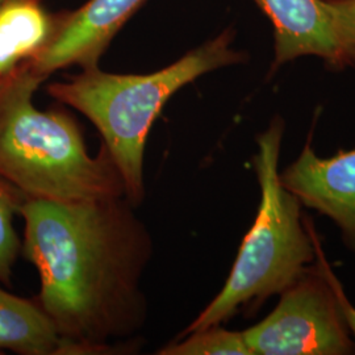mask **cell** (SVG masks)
I'll return each mask as SVG.
<instances>
[{"label":"cell","instance_id":"cell-1","mask_svg":"<svg viewBox=\"0 0 355 355\" xmlns=\"http://www.w3.org/2000/svg\"><path fill=\"white\" fill-rule=\"evenodd\" d=\"M127 196L89 203L26 199L23 250L38 305L78 354H110L146 318L141 283L152 239Z\"/></svg>","mask_w":355,"mask_h":355},{"label":"cell","instance_id":"cell-2","mask_svg":"<svg viewBox=\"0 0 355 355\" xmlns=\"http://www.w3.org/2000/svg\"><path fill=\"white\" fill-rule=\"evenodd\" d=\"M44 80L29 61L0 78V179L26 199L89 203L125 196L105 148L89 155L70 114L35 105Z\"/></svg>","mask_w":355,"mask_h":355},{"label":"cell","instance_id":"cell-3","mask_svg":"<svg viewBox=\"0 0 355 355\" xmlns=\"http://www.w3.org/2000/svg\"><path fill=\"white\" fill-rule=\"evenodd\" d=\"M234 37L228 28L150 74H114L92 66L48 87L51 98L76 108L98 129L133 205L144 200L145 144L155 119L179 89L249 60L246 51L233 48Z\"/></svg>","mask_w":355,"mask_h":355},{"label":"cell","instance_id":"cell-4","mask_svg":"<svg viewBox=\"0 0 355 355\" xmlns=\"http://www.w3.org/2000/svg\"><path fill=\"white\" fill-rule=\"evenodd\" d=\"M284 120L275 116L257 137L254 155L261 202L253 227L243 239L228 279L215 299L180 336L221 325L237 313L257 311L280 295L318 259V239L305 225L302 204L279 179Z\"/></svg>","mask_w":355,"mask_h":355},{"label":"cell","instance_id":"cell-5","mask_svg":"<svg viewBox=\"0 0 355 355\" xmlns=\"http://www.w3.org/2000/svg\"><path fill=\"white\" fill-rule=\"evenodd\" d=\"M338 280L318 243V259L280 293L275 309L243 330L252 355H347L355 352Z\"/></svg>","mask_w":355,"mask_h":355},{"label":"cell","instance_id":"cell-6","mask_svg":"<svg viewBox=\"0 0 355 355\" xmlns=\"http://www.w3.org/2000/svg\"><path fill=\"white\" fill-rule=\"evenodd\" d=\"M279 179L302 205L329 217L355 254V149L320 158L308 139L299 157L279 171Z\"/></svg>","mask_w":355,"mask_h":355},{"label":"cell","instance_id":"cell-7","mask_svg":"<svg viewBox=\"0 0 355 355\" xmlns=\"http://www.w3.org/2000/svg\"><path fill=\"white\" fill-rule=\"evenodd\" d=\"M145 3L146 0H87L78 10L67 11L58 36L28 61L45 79L71 66H98L114 36Z\"/></svg>","mask_w":355,"mask_h":355},{"label":"cell","instance_id":"cell-8","mask_svg":"<svg viewBox=\"0 0 355 355\" xmlns=\"http://www.w3.org/2000/svg\"><path fill=\"white\" fill-rule=\"evenodd\" d=\"M270 21L274 58L268 76L304 57H316L333 71L343 70L325 0H253Z\"/></svg>","mask_w":355,"mask_h":355},{"label":"cell","instance_id":"cell-9","mask_svg":"<svg viewBox=\"0 0 355 355\" xmlns=\"http://www.w3.org/2000/svg\"><path fill=\"white\" fill-rule=\"evenodd\" d=\"M66 13L53 12L44 0L0 1V78L49 46Z\"/></svg>","mask_w":355,"mask_h":355},{"label":"cell","instance_id":"cell-10","mask_svg":"<svg viewBox=\"0 0 355 355\" xmlns=\"http://www.w3.org/2000/svg\"><path fill=\"white\" fill-rule=\"evenodd\" d=\"M0 349L23 355H79L38 303L0 288Z\"/></svg>","mask_w":355,"mask_h":355},{"label":"cell","instance_id":"cell-11","mask_svg":"<svg viewBox=\"0 0 355 355\" xmlns=\"http://www.w3.org/2000/svg\"><path fill=\"white\" fill-rule=\"evenodd\" d=\"M161 355H252L242 331L224 329L221 325L196 330L178 337L158 352Z\"/></svg>","mask_w":355,"mask_h":355},{"label":"cell","instance_id":"cell-12","mask_svg":"<svg viewBox=\"0 0 355 355\" xmlns=\"http://www.w3.org/2000/svg\"><path fill=\"white\" fill-rule=\"evenodd\" d=\"M26 198L0 179V282L8 283L21 243L13 227V217L20 214Z\"/></svg>","mask_w":355,"mask_h":355},{"label":"cell","instance_id":"cell-13","mask_svg":"<svg viewBox=\"0 0 355 355\" xmlns=\"http://www.w3.org/2000/svg\"><path fill=\"white\" fill-rule=\"evenodd\" d=\"M343 69L355 67V0H325Z\"/></svg>","mask_w":355,"mask_h":355},{"label":"cell","instance_id":"cell-14","mask_svg":"<svg viewBox=\"0 0 355 355\" xmlns=\"http://www.w3.org/2000/svg\"><path fill=\"white\" fill-rule=\"evenodd\" d=\"M338 296H340V302H341V305H343V315H345V318H346L349 329L352 331V334L354 336L355 340V308L352 305V303L349 302V299L346 297L341 283H338Z\"/></svg>","mask_w":355,"mask_h":355},{"label":"cell","instance_id":"cell-15","mask_svg":"<svg viewBox=\"0 0 355 355\" xmlns=\"http://www.w3.org/2000/svg\"><path fill=\"white\" fill-rule=\"evenodd\" d=\"M0 1H3V0H0Z\"/></svg>","mask_w":355,"mask_h":355}]
</instances>
